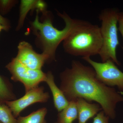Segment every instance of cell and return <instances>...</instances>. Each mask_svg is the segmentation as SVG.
I'll use <instances>...</instances> for the list:
<instances>
[{"instance_id": "obj_4", "label": "cell", "mask_w": 123, "mask_h": 123, "mask_svg": "<svg viewBox=\"0 0 123 123\" xmlns=\"http://www.w3.org/2000/svg\"><path fill=\"white\" fill-rule=\"evenodd\" d=\"M119 12L115 8H108L103 10L99 14L102 43L98 55L102 62L111 59L120 66V63L117 59L116 53L117 48L119 45L118 34Z\"/></svg>"}, {"instance_id": "obj_10", "label": "cell", "mask_w": 123, "mask_h": 123, "mask_svg": "<svg viewBox=\"0 0 123 123\" xmlns=\"http://www.w3.org/2000/svg\"><path fill=\"white\" fill-rule=\"evenodd\" d=\"M45 82L52 93L55 107L59 112H60L68 105L69 102L66 99L62 91L56 85L54 76L50 71L46 74Z\"/></svg>"}, {"instance_id": "obj_19", "label": "cell", "mask_w": 123, "mask_h": 123, "mask_svg": "<svg viewBox=\"0 0 123 123\" xmlns=\"http://www.w3.org/2000/svg\"><path fill=\"white\" fill-rule=\"evenodd\" d=\"M0 24L3 26L6 29V31H8L10 27V24L7 18L2 17L0 14Z\"/></svg>"}, {"instance_id": "obj_1", "label": "cell", "mask_w": 123, "mask_h": 123, "mask_svg": "<svg viewBox=\"0 0 123 123\" xmlns=\"http://www.w3.org/2000/svg\"><path fill=\"white\" fill-rule=\"evenodd\" d=\"M60 77V88L69 102L79 98L89 103L94 101L100 105L110 118H115L117 105L123 102V97L114 88L98 79L92 67L73 60L71 68L61 73Z\"/></svg>"}, {"instance_id": "obj_20", "label": "cell", "mask_w": 123, "mask_h": 123, "mask_svg": "<svg viewBox=\"0 0 123 123\" xmlns=\"http://www.w3.org/2000/svg\"><path fill=\"white\" fill-rule=\"evenodd\" d=\"M2 30L6 31V29L5 27H4L3 26L0 24V33L1 31Z\"/></svg>"}, {"instance_id": "obj_9", "label": "cell", "mask_w": 123, "mask_h": 123, "mask_svg": "<svg viewBox=\"0 0 123 123\" xmlns=\"http://www.w3.org/2000/svg\"><path fill=\"white\" fill-rule=\"evenodd\" d=\"M76 105L78 112V123L86 122L102 110L98 103H90L82 98L77 99Z\"/></svg>"}, {"instance_id": "obj_18", "label": "cell", "mask_w": 123, "mask_h": 123, "mask_svg": "<svg viewBox=\"0 0 123 123\" xmlns=\"http://www.w3.org/2000/svg\"><path fill=\"white\" fill-rule=\"evenodd\" d=\"M118 30L121 33L123 40V11H119L118 18Z\"/></svg>"}, {"instance_id": "obj_3", "label": "cell", "mask_w": 123, "mask_h": 123, "mask_svg": "<svg viewBox=\"0 0 123 123\" xmlns=\"http://www.w3.org/2000/svg\"><path fill=\"white\" fill-rule=\"evenodd\" d=\"M34 21L31 22L33 31L37 36L38 41L41 45L43 54L47 57V61L55 60L56 51L58 46L69 34L78 21V19L70 17L66 13L58 12V15L63 20L65 26L59 30L53 26L51 18L47 17L43 22L39 18V11Z\"/></svg>"}, {"instance_id": "obj_21", "label": "cell", "mask_w": 123, "mask_h": 123, "mask_svg": "<svg viewBox=\"0 0 123 123\" xmlns=\"http://www.w3.org/2000/svg\"><path fill=\"white\" fill-rule=\"evenodd\" d=\"M0 123H1L0 122Z\"/></svg>"}, {"instance_id": "obj_6", "label": "cell", "mask_w": 123, "mask_h": 123, "mask_svg": "<svg viewBox=\"0 0 123 123\" xmlns=\"http://www.w3.org/2000/svg\"><path fill=\"white\" fill-rule=\"evenodd\" d=\"M82 59L92 66L100 81L110 87L117 86L123 93V72L112 60L99 63L93 60L90 57H83Z\"/></svg>"}, {"instance_id": "obj_16", "label": "cell", "mask_w": 123, "mask_h": 123, "mask_svg": "<svg viewBox=\"0 0 123 123\" xmlns=\"http://www.w3.org/2000/svg\"><path fill=\"white\" fill-rule=\"evenodd\" d=\"M17 1L13 0H0V12L2 14L8 13L16 4Z\"/></svg>"}, {"instance_id": "obj_12", "label": "cell", "mask_w": 123, "mask_h": 123, "mask_svg": "<svg viewBox=\"0 0 123 123\" xmlns=\"http://www.w3.org/2000/svg\"><path fill=\"white\" fill-rule=\"evenodd\" d=\"M11 84L7 78L0 75V104L16 99Z\"/></svg>"}, {"instance_id": "obj_7", "label": "cell", "mask_w": 123, "mask_h": 123, "mask_svg": "<svg viewBox=\"0 0 123 123\" xmlns=\"http://www.w3.org/2000/svg\"><path fill=\"white\" fill-rule=\"evenodd\" d=\"M50 97L48 93L44 92L43 86H38L26 92L25 94L19 99L7 101L5 104L9 107L16 118L27 107L37 103L46 102Z\"/></svg>"}, {"instance_id": "obj_13", "label": "cell", "mask_w": 123, "mask_h": 123, "mask_svg": "<svg viewBox=\"0 0 123 123\" xmlns=\"http://www.w3.org/2000/svg\"><path fill=\"white\" fill-rule=\"evenodd\" d=\"M47 112L46 108H42L25 117L19 116L17 123H47L45 119Z\"/></svg>"}, {"instance_id": "obj_22", "label": "cell", "mask_w": 123, "mask_h": 123, "mask_svg": "<svg viewBox=\"0 0 123 123\" xmlns=\"http://www.w3.org/2000/svg\"></svg>"}, {"instance_id": "obj_8", "label": "cell", "mask_w": 123, "mask_h": 123, "mask_svg": "<svg viewBox=\"0 0 123 123\" xmlns=\"http://www.w3.org/2000/svg\"><path fill=\"white\" fill-rule=\"evenodd\" d=\"M16 59L27 68L34 70H42L47 59L42 53L39 54L33 50L29 43L23 41L19 43Z\"/></svg>"}, {"instance_id": "obj_2", "label": "cell", "mask_w": 123, "mask_h": 123, "mask_svg": "<svg viewBox=\"0 0 123 123\" xmlns=\"http://www.w3.org/2000/svg\"><path fill=\"white\" fill-rule=\"evenodd\" d=\"M102 43L100 27L78 20L63 41V47L66 53L72 55L90 57L99 54Z\"/></svg>"}, {"instance_id": "obj_11", "label": "cell", "mask_w": 123, "mask_h": 123, "mask_svg": "<svg viewBox=\"0 0 123 123\" xmlns=\"http://www.w3.org/2000/svg\"><path fill=\"white\" fill-rule=\"evenodd\" d=\"M78 117L76 102L70 101L68 105L57 115V123H73Z\"/></svg>"}, {"instance_id": "obj_15", "label": "cell", "mask_w": 123, "mask_h": 123, "mask_svg": "<svg viewBox=\"0 0 123 123\" xmlns=\"http://www.w3.org/2000/svg\"><path fill=\"white\" fill-rule=\"evenodd\" d=\"M0 122L2 123H17L11 110L6 104H0Z\"/></svg>"}, {"instance_id": "obj_14", "label": "cell", "mask_w": 123, "mask_h": 123, "mask_svg": "<svg viewBox=\"0 0 123 123\" xmlns=\"http://www.w3.org/2000/svg\"><path fill=\"white\" fill-rule=\"evenodd\" d=\"M36 0H22L20 4V14L17 30H19L22 26L27 14L29 11L36 9L38 10V2Z\"/></svg>"}, {"instance_id": "obj_17", "label": "cell", "mask_w": 123, "mask_h": 123, "mask_svg": "<svg viewBox=\"0 0 123 123\" xmlns=\"http://www.w3.org/2000/svg\"><path fill=\"white\" fill-rule=\"evenodd\" d=\"M110 118L107 116L103 111H101L94 118L92 123H108Z\"/></svg>"}, {"instance_id": "obj_5", "label": "cell", "mask_w": 123, "mask_h": 123, "mask_svg": "<svg viewBox=\"0 0 123 123\" xmlns=\"http://www.w3.org/2000/svg\"><path fill=\"white\" fill-rule=\"evenodd\" d=\"M6 68L11 75V79L24 85L26 92L38 87L40 83L45 82L46 74L42 70H34L27 68L14 58Z\"/></svg>"}]
</instances>
